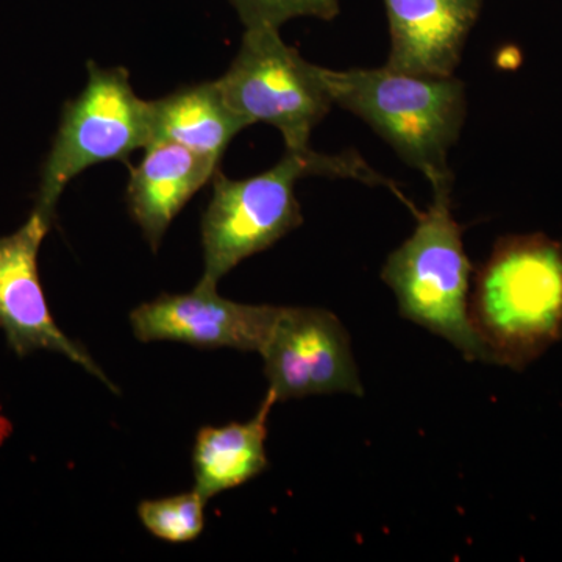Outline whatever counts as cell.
<instances>
[{
    "label": "cell",
    "mask_w": 562,
    "mask_h": 562,
    "mask_svg": "<svg viewBox=\"0 0 562 562\" xmlns=\"http://www.w3.org/2000/svg\"><path fill=\"white\" fill-rule=\"evenodd\" d=\"M281 306L246 305L198 284L188 294H161L131 314L140 342L171 341L199 349L258 351L268 342Z\"/></svg>",
    "instance_id": "ba28073f"
},
{
    "label": "cell",
    "mask_w": 562,
    "mask_h": 562,
    "mask_svg": "<svg viewBox=\"0 0 562 562\" xmlns=\"http://www.w3.org/2000/svg\"><path fill=\"white\" fill-rule=\"evenodd\" d=\"M339 177L372 187L402 192L373 171L357 151L325 155L312 149L284 151L269 171L244 180H232L221 171L214 173L213 195L202 217L203 268L198 284L217 288V281L239 262L269 249L281 238L301 227V203L295 183L303 177Z\"/></svg>",
    "instance_id": "6da1fadb"
},
{
    "label": "cell",
    "mask_w": 562,
    "mask_h": 562,
    "mask_svg": "<svg viewBox=\"0 0 562 562\" xmlns=\"http://www.w3.org/2000/svg\"><path fill=\"white\" fill-rule=\"evenodd\" d=\"M52 222L33 210L20 231L0 238V328L18 357L35 350L58 351L114 390L90 353L55 324L38 273L41 243Z\"/></svg>",
    "instance_id": "9c48e42d"
},
{
    "label": "cell",
    "mask_w": 562,
    "mask_h": 562,
    "mask_svg": "<svg viewBox=\"0 0 562 562\" xmlns=\"http://www.w3.org/2000/svg\"><path fill=\"white\" fill-rule=\"evenodd\" d=\"M276 403L266 395L250 420L203 427L192 450L194 490L205 501L250 482L268 469V419Z\"/></svg>",
    "instance_id": "4fadbf2b"
},
{
    "label": "cell",
    "mask_w": 562,
    "mask_h": 562,
    "mask_svg": "<svg viewBox=\"0 0 562 562\" xmlns=\"http://www.w3.org/2000/svg\"><path fill=\"white\" fill-rule=\"evenodd\" d=\"M390 22L386 66L417 76L450 77L479 21L483 0H383Z\"/></svg>",
    "instance_id": "30bf717a"
},
{
    "label": "cell",
    "mask_w": 562,
    "mask_h": 562,
    "mask_svg": "<svg viewBox=\"0 0 562 562\" xmlns=\"http://www.w3.org/2000/svg\"><path fill=\"white\" fill-rule=\"evenodd\" d=\"M150 105L151 143L180 144L217 162L232 139L250 127L225 101L217 80L180 88Z\"/></svg>",
    "instance_id": "7c38bea8"
},
{
    "label": "cell",
    "mask_w": 562,
    "mask_h": 562,
    "mask_svg": "<svg viewBox=\"0 0 562 562\" xmlns=\"http://www.w3.org/2000/svg\"><path fill=\"white\" fill-rule=\"evenodd\" d=\"M260 355L276 405L310 395H364L349 333L328 310L281 306Z\"/></svg>",
    "instance_id": "52a82bcc"
},
{
    "label": "cell",
    "mask_w": 562,
    "mask_h": 562,
    "mask_svg": "<svg viewBox=\"0 0 562 562\" xmlns=\"http://www.w3.org/2000/svg\"><path fill=\"white\" fill-rule=\"evenodd\" d=\"M88 81L65 103L60 127L47 160L35 211L54 222L55 210L70 181L103 161H125L151 143V105L133 91L125 68H102L88 61Z\"/></svg>",
    "instance_id": "5b68a950"
},
{
    "label": "cell",
    "mask_w": 562,
    "mask_h": 562,
    "mask_svg": "<svg viewBox=\"0 0 562 562\" xmlns=\"http://www.w3.org/2000/svg\"><path fill=\"white\" fill-rule=\"evenodd\" d=\"M490 364L524 371L562 339V241L543 233L498 239L469 299Z\"/></svg>",
    "instance_id": "7a4b0ae2"
},
{
    "label": "cell",
    "mask_w": 562,
    "mask_h": 562,
    "mask_svg": "<svg viewBox=\"0 0 562 562\" xmlns=\"http://www.w3.org/2000/svg\"><path fill=\"white\" fill-rule=\"evenodd\" d=\"M221 162L176 143H151L132 169L127 203L151 250L157 251L177 214L202 190Z\"/></svg>",
    "instance_id": "8fae6325"
},
{
    "label": "cell",
    "mask_w": 562,
    "mask_h": 562,
    "mask_svg": "<svg viewBox=\"0 0 562 562\" xmlns=\"http://www.w3.org/2000/svg\"><path fill=\"white\" fill-rule=\"evenodd\" d=\"M244 27L279 29L294 18L331 21L341 13L339 0H228Z\"/></svg>",
    "instance_id": "9a60e30c"
},
{
    "label": "cell",
    "mask_w": 562,
    "mask_h": 562,
    "mask_svg": "<svg viewBox=\"0 0 562 562\" xmlns=\"http://www.w3.org/2000/svg\"><path fill=\"white\" fill-rule=\"evenodd\" d=\"M209 501L198 491L183 492L160 501H144L138 517L146 530L171 543L194 541L205 527V505Z\"/></svg>",
    "instance_id": "5bb4252c"
},
{
    "label": "cell",
    "mask_w": 562,
    "mask_h": 562,
    "mask_svg": "<svg viewBox=\"0 0 562 562\" xmlns=\"http://www.w3.org/2000/svg\"><path fill=\"white\" fill-rule=\"evenodd\" d=\"M416 217L413 235L392 251L382 271L398 312L468 360L490 362L469 314L472 265L452 214V191L432 192L430 209L416 211Z\"/></svg>",
    "instance_id": "277c9868"
},
{
    "label": "cell",
    "mask_w": 562,
    "mask_h": 562,
    "mask_svg": "<svg viewBox=\"0 0 562 562\" xmlns=\"http://www.w3.org/2000/svg\"><path fill=\"white\" fill-rule=\"evenodd\" d=\"M335 105L360 117L424 173L432 192L452 191L450 149L460 139L468 101L457 77L417 76L390 66L327 69Z\"/></svg>",
    "instance_id": "3957f363"
},
{
    "label": "cell",
    "mask_w": 562,
    "mask_h": 562,
    "mask_svg": "<svg viewBox=\"0 0 562 562\" xmlns=\"http://www.w3.org/2000/svg\"><path fill=\"white\" fill-rule=\"evenodd\" d=\"M217 85L247 124L273 125L291 150L308 149L314 127L335 105L327 68L306 61L281 40L279 29H246Z\"/></svg>",
    "instance_id": "8992f818"
}]
</instances>
